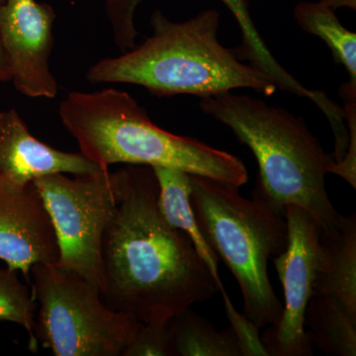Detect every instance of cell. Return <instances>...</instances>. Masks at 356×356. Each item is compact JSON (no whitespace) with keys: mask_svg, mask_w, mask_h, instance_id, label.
Segmentation results:
<instances>
[{"mask_svg":"<svg viewBox=\"0 0 356 356\" xmlns=\"http://www.w3.org/2000/svg\"><path fill=\"white\" fill-rule=\"evenodd\" d=\"M220 13L201 11L175 22L161 10L152 14L153 35L119 57L105 58L86 72L90 83H129L158 96L191 95L203 98L248 88L270 96L277 86L218 39Z\"/></svg>","mask_w":356,"mask_h":356,"instance_id":"cell-2","label":"cell"},{"mask_svg":"<svg viewBox=\"0 0 356 356\" xmlns=\"http://www.w3.org/2000/svg\"><path fill=\"white\" fill-rule=\"evenodd\" d=\"M37 303L32 293L18 277V271L0 267V321L22 325L29 334V348L36 351L34 334Z\"/></svg>","mask_w":356,"mask_h":356,"instance_id":"cell-18","label":"cell"},{"mask_svg":"<svg viewBox=\"0 0 356 356\" xmlns=\"http://www.w3.org/2000/svg\"><path fill=\"white\" fill-rule=\"evenodd\" d=\"M170 327L172 356H242L232 327L218 332L191 308L170 318Z\"/></svg>","mask_w":356,"mask_h":356,"instance_id":"cell-16","label":"cell"},{"mask_svg":"<svg viewBox=\"0 0 356 356\" xmlns=\"http://www.w3.org/2000/svg\"><path fill=\"white\" fill-rule=\"evenodd\" d=\"M58 115L81 153L102 170L116 163L163 166L238 188L247 184L242 159L159 127L125 91H72L60 102Z\"/></svg>","mask_w":356,"mask_h":356,"instance_id":"cell-4","label":"cell"},{"mask_svg":"<svg viewBox=\"0 0 356 356\" xmlns=\"http://www.w3.org/2000/svg\"><path fill=\"white\" fill-rule=\"evenodd\" d=\"M118 173V204L102 238L100 294L105 305L144 324H163L219 290L191 238L159 209L153 168Z\"/></svg>","mask_w":356,"mask_h":356,"instance_id":"cell-1","label":"cell"},{"mask_svg":"<svg viewBox=\"0 0 356 356\" xmlns=\"http://www.w3.org/2000/svg\"><path fill=\"white\" fill-rule=\"evenodd\" d=\"M199 228L235 276L245 316L257 329L280 322L283 306L268 276V261L287 247V222L264 199L243 197L238 187L189 175Z\"/></svg>","mask_w":356,"mask_h":356,"instance_id":"cell-5","label":"cell"},{"mask_svg":"<svg viewBox=\"0 0 356 356\" xmlns=\"http://www.w3.org/2000/svg\"><path fill=\"white\" fill-rule=\"evenodd\" d=\"M34 334L56 356H122L143 324L105 305L100 288L57 264H34Z\"/></svg>","mask_w":356,"mask_h":356,"instance_id":"cell-6","label":"cell"},{"mask_svg":"<svg viewBox=\"0 0 356 356\" xmlns=\"http://www.w3.org/2000/svg\"><path fill=\"white\" fill-rule=\"evenodd\" d=\"M33 182L57 235V266L102 288V238L118 204V173H56Z\"/></svg>","mask_w":356,"mask_h":356,"instance_id":"cell-7","label":"cell"},{"mask_svg":"<svg viewBox=\"0 0 356 356\" xmlns=\"http://www.w3.org/2000/svg\"><path fill=\"white\" fill-rule=\"evenodd\" d=\"M325 6L331 7L334 10L341 8V7H346V8L356 9V0H320Z\"/></svg>","mask_w":356,"mask_h":356,"instance_id":"cell-23","label":"cell"},{"mask_svg":"<svg viewBox=\"0 0 356 356\" xmlns=\"http://www.w3.org/2000/svg\"><path fill=\"white\" fill-rule=\"evenodd\" d=\"M122 356H172L170 320L163 324L143 323Z\"/></svg>","mask_w":356,"mask_h":356,"instance_id":"cell-19","label":"cell"},{"mask_svg":"<svg viewBox=\"0 0 356 356\" xmlns=\"http://www.w3.org/2000/svg\"><path fill=\"white\" fill-rule=\"evenodd\" d=\"M325 252L314 294L329 295L356 318V218L343 217L331 233H321ZM313 294V295H314Z\"/></svg>","mask_w":356,"mask_h":356,"instance_id":"cell-13","label":"cell"},{"mask_svg":"<svg viewBox=\"0 0 356 356\" xmlns=\"http://www.w3.org/2000/svg\"><path fill=\"white\" fill-rule=\"evenodd\" d=\"M56 13L37 0H3L0 36L16 90L31 98H55L58 86L50 69Z\"/></svg>","mask_w":356,"mask_h":356,"instance_id":"cell-9","label":"cell"},{"mask_svg":"<svg viewBox=\"0 0 356 356\" xmlns=\"http://www.w3.org/2000/svg\"><path fill=\"white\" fill-rule=\"evenodd\" d=\"M3 0H0L1 6ZM10 81V69H9L8 62H7L6 51L2 46L1 36H0V83Z\"/></svg>","mask_w":356,"mask_h":356,"instance_id":"cell-22","label":"cell"},{"mask_svg":"<svg viewBox=\"0 0 356 356\" xmlns=\"http://www.w3.org/2000/svg\"><path fill=\"white\" fill-rule=\"evenodd\" d=\"M143 0H106L105 13L111 25L115 44L122 51L131 50L136 46L138 33L134 23L136 9ZM240 26L242 31V44L235 49L236 55L241 60H247L255 69L261 70L275 83L277 88L306 97L318 104L322 99L323 92L310 90L287 72L277 62L266 42L257 31L248 0H221Z\"/></svg>","mask_w":356,"mask_h":356,"instance_id":"cell-11","label":"cell"},{"mask_svg":"<svg viewBox=\"0 0 356 356\" xmlns=\"http://www.w3.org/2000/svg\"><path fill=\"white\" fill-rule=\"evenodd\" d=\"M81 153H67L44 144L14 109L0 111V177L26 185L56 173L91 175L102 170Z\"/></svg>","mask_w":356,"mask_h":356,"instance_id":"cell-12","label":"cell"},{"mask_svg":"<svg viewBox=\"0 0 356 356\" xmlns=\"http://www.w3.org/2000/svg\"><path fill=\"white\" fill-rule=\"evenodd\" d=\"M224 300L225 310L228 317L231 327L235 332L238 344H240L242 356L268 355L261 339L259 337L257 325L245 316L238 313L232 304L226 290L221 292Z\"/></svg>","mask_w":356,"mask_h":356,"instance_id":"cell-21","label":"cell"},{"mask_svg":"<svg viewBox=\"0 0 356 356\" xmlns=\"http://www.w3.org/2000/svg\"><path fill=\"white\" fill-rule=\"evenodd\" d=\"M312 344L327 355H356V318L329 295H312L305 313Z\"/></svg>","mask_w":356,"mask_h":356,"instance_id":"cell-15","label":"cell"},{"mask_svg":"<svg viewBox=\"0 0 356 356\" xmlns=\"http://www.w3.org/2000/svg\"><path fill=\"white\" fill-rule=\"evenodd\" d=\"M334 11L322 1H303L295 7L294 17L304 31L327 44L336 62L348 70L350 83L356 84V34L341 24Z\"/></svg>","mask_w":356,"mask_h":356,"instance_id":"cell-17","label":"cell"},{"mask_svg":"<svg viewBox=\"0 0 356 356\" xmlns=\"http://www.w3.org/2000/svg\"><path fill=\"white\" fill-rule=\"evenodd\" d=\"M200 108L231 129L254 154L259 168L254 196L282 213L287 205L298 206L322 234L337 228L343 216L330 200L325 181L337 163L303 119L232 91L201 98Z\"/></svg>","mask_w":356,"mask_h":356,"instance_id":"cell-3","label":"cell"},{"mask_svg":"<svg viewBox=\"0 0 356 356\" xmlns=\"http://www.w3.org/2000/svg\"><path fill=\"white\" fill-rule=\"evenodd\" d=\"M341 98L344 102V117L348 122L350 138H348V151L339 163L334 165V175H339L356 188V86L343 83L341 88Z\"/></svg>","mask_w":356,"mask_h":356,"instance_id":"cell-20","label":"cell"},{"mask_svg":"<svg viewBox=\"0 0 356 356\" xmlns=\"http://www.w3.org/2000/svg\"><path fill=\"white\" fill-rule=\"evenodd\" d=\"M159 184V209L170 228L184 232L191 238L196 252L207 266L219 292L224 291L219 275V257L199 228L191 201L188 173L175 168L154 166Z\"/></svg>","mask_w":356,"mask_h":356,"instance_id":"cell-14","label":"cell"},{"mask_svg":"<svg viewBox=\"0 0 356 356\" xmlns=\"http://www.w3.org/2000/svg\"><path fill=\"white\" fill-rule=\"evenodd\" d=\"M284 216L287 247L273 261L283 286L285 305L280 322L267 327L261 341L268 355L310 356L313 344L305 330V313L324 267L325 248L321 229L308 212L287 205Z\"/></svg>","mask_w":356,"mask_h":356,"instance_id":"cell-8","label":"cell"},{"mask_svg":"<svg viewBox=\"0 0 356 356\" xmlns=\"http://www.w3.org/2000/svg\"><path fill=\"white\" fill-rule=\"evenodd\" d=\"M58 259L57 235L34 182L0 177V259L30 284L34 264H57Z\"/></svg>","mask_w":356,"mask_h":356,"instance_id":"cell-10","label":"cell"}]
</instances>
